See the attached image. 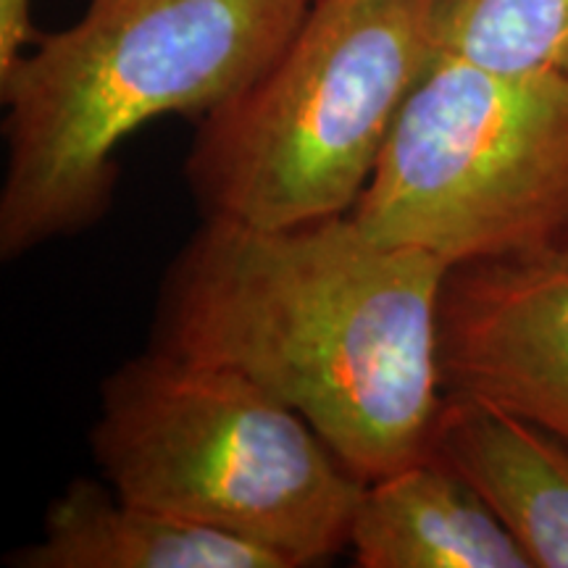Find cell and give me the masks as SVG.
Returning a JSON list of instances; mask_svg holds the SVG:
<instances>
[{
    "instance_id": "7a4b0ae2",
    "label": "cell",
    "mask_w": 568,
    "mask_h": 568,
    "mask_svg": "<svg viewBox=\"0 0 568 568\" xmlns=\"http://www.w3.org/2000/svg\"><path fill=\"white\" fill-rule=\"evenodd\" d=\"M314 0H88L0 77L6 261L98 224L119 145L161 116H205L264 74Z\"/></svg>"
},
{
    "instance_id": "9c48e42d",
    "label": "cell",
    "mask_w": 568,
    "mask_h": 568,
    "mask_svg": "<svg viewBox=\"0 0 568 568\" xmlns=\"http://www.w3.org/2000/svg\"><path fill=\"white\" fill-rule=\"evenodd\" d=\"M17 568H287L272 550L140 506L90 479L55 497L42 537L6 558Z\"/></svg>"
},
{
    "instance_id": "8fae6325",
    "label": "cell",
    "mask_w": 568,
    "mask_h": 568,
    "mask_svg": "<svg viewBox=\"0 0 568 568\" xmlns=\"http://www.w3.org/2000/svg\"><path fill=\"white\" fill-rule=\"evenodd\" d=\"M32 3L34 0H0V77L9 74L40 38L34 34Z\"/></svg>"
},
{
    "instance_id": "6da1fadb",
    "label": "cell",
    "mask_w": 568,
    "mask_h": 568,
    "mask_svg": "<svg viewBox=\"0 0 568 568\" xmlns=\"http://www.w3.org/2000/svg\"><path fill=\"white\" fill-rule=\"evenodd\" d=\"M447 268L353 213L205 219L161 284L153 347L247 376L368 485L429 456Z\"/></svg>"
},
{
    "instance_id": "8992f818",
    "label": "cell",
    "mask_w": 568,
    "mask_h": 568,
    "mask_svg": "<svg viewBox=\"0 0 568 568\" xmlns=\"http://www.w3.org/2000/svg\"><path fill=\"white\" fill-rule=\"evenodd\" d=\"M439 374L568 445V251L447 268Z\"/></svg>"
},
{
    "instance_id": "277c9868",
    "label": "cell",
    "mask_w": 568,
    "mask_h": 568,
    "mask_svg": "<svg viewBox=\"0 0 568 568\" xmlns=\"http://www.w3.org/2000/svg\"><path fill=\"white\" fill-rule=\"evenodd\" d=\"M435 55L426 0H314L272 67L201 119L184 176L205 219L351 213Z\"/></svg>"
},
{
    "instance_id": "3957f363",
    "label": "cell",
    "mask_w": 568,
    "mask_h": 568,
    "mask_svg": "<svg viewBox=\"0 0 568 568\" xmlns=\"http://www.w3.org/2000/svg\"><path fill=\"white\" fill-rule=\"evenodd\" d=\"M90 445L113 493L272 550L287 568L351 548L366 481L232 368L151 347L103 382Z\"/></svg>"
},
{
    "instance_id": "30bf717a",
    "label": "cell",
    "mask_w": 568,
    "mask_h": 568,
    "mask_svg": "<svg viewBox=\"0 0 568 568\" xmlns=\"http://www.w3.org/2000/svg\"><path fill=\"white\" fill-rule=\"evenodd\" d=\"M439 53L568 77V0H426Z\"/></svg>"
},
{
    "instance_id": "ba28073f",
    "label": "cell",
    "mask_w": 568,
    "mask_h": 568,
    "mask_svg": "<svg viewBox=\"0 0 568 568\" xmlns=\"http://www.w3.org/2000/svg\"><path fill=\"white\" fill-rule=\"evenodd\" d=\"M351 550L361 568H531L485 497L435 456L368 481Z\"/></svg>"
},
{
    "instance_id": "52a82bcc",
    "label": "cell",
    "mask_w": 568,
    "mask_h": 568,
    "mask_svg": "<svg viewBox=\"0 0 568 568\" xmlns=\"http://www.w3.org/2000/svg\"><path fill=\"white\" fill-rule=\"evenodd\" d=\"M429 456L485 497L531 568H568V445L485 403L445 393Z\"/></svg>"
},
{
    "instance_id": "5b68a950",
    "label": "cell",
    "mask_w": 568,
    "mask_h": 568,
    "mask_svg": "<svg viewBox=\"0 0 568 568\" xmlns=\"http://www.w3.org/2000/svg\"><path fill=\"white\" fill-rule=\"evenodd\" d=\"M447 266L568 251V77L439 53L351 211Z\"/></svg>"
}]
</instances>
